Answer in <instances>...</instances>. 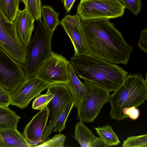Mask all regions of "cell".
Segmentation results:
<instances>
[{
    "instance_id": "6da1fadb",
    "label": "cell",
    "mask_w": 147,
    "mask_h": 147,
    "mask_svg": "<svg viewBox=\"0 0 147 147\" xmlns=\"http://www.w3.org/2000/svg\"><path fill=\"white\" fill-rule=\"evenodd\" d=\"M80 29L88 54L115 65L127 64L133 48L109 19L82 20Z\"/></svg>"
},
{
    "instance_id": "7a4b0ae2",
    "label": "cell",
    "mask_w": 147,
    "mask_h": 147,
    "mask_svg": "<svg viewBox=\"0 0 147 147\" xmlns=\"http://www.w3.org/2000/svg\"><path fill=\"white\" fill-rule=\"evenodd\" d=\"M70 63L80 78L105 88L110 92L116 90L127 75V72L119 65L88 54L74 55Z\"/></svg>"
},
{
    "instance_id": "3957f363",
    "label": "cell",
    "mask_w": 147,
    "mask_h": 147,
    "mask_svg": "<svg viewBox=\"0 0 147 147\" xmlns=\"http://www.w3.org/2000/svg\"><path fill=\"white\" fill-rule=\"evenodd\" d=\"M146 74L145 80L141 74L127 75L118 88L110 95L111 119L119 121L127 118L123 113V109L137 107L147 100Z\"/></svg>"
},
{
    "instance_id": "277c9868",
    "label": "cell",
    "mask_w": 147,
    "mask_h": 147,
    "mask_svg": "<svg viewBox=\"0 0 147 147\" xmlns=\"http://www.w3.org/2000/svg\"><path fill=\"white\" fill-rule=\"evenodd\" d=\"M38 21L34 36L27 47L26 60L22 64L26 77H34L39 66L52 51L51 42L53 32L47 30L41 20Z\"/></svg>"
},
{
    "instance_id": "5b68a950",
    "label": "cell",
    "mask_w": 147,
    "mask_h": 147,
    "mask_svg": "<svg viewBox=\"0 0 147 147\" xmlns=\"http://www.w3.org/2000/svg\"><path fill=\"white\" fill-rule=\"evenodd\" d=\"M83 80L86 91L77 109L78 116L80 121L92 123L103 106L109 101L110 92L94 83Z\"/></svg>"
},
{
    "instance_id": "8992f818",
    "label": "cell",
    "mask_w": 147,
    "mask_h": 147,
    "mask_svg": "<svg viewBox=\"0 0 147 147\" xmlns=\"http://www.w3.org/2000/svg\"><path fill=\"white\" fill-rule=\"evenodd\" d=\"M125 8L119 0H80L77 13L82 20L95 19L109 20L122 16Z\"/></svg>"
},
{
    "instance_id": "52a82bcc",
    "label": "cell",
    "mask_w": 147,
    "mask_h": 147,
    "mask_svg": "<svg viewBox=\"0 0 147 147\" xmlns=\"http://www.w3.org/2000/svg\"><path fill=\"white\" fill-rule=\"evenodd\" d=\"M70 63L65 57L52 51L39 66L34 77L51 84H67L69 82Z\"/></svg>"
},
{
    "instance_id": "ba28073f",
    "label": "cell",
    "mask_w": 147,
    "mask_h": 147,
    "mask_svg": "<svg viewBox=\"0 0 147 147\" xmlns=\"http://www.w3.org/2000/svg\"><path fill=\"white\" fill-rule=\"evenodd\" d=\"M0 47L12 58L23 64L27 56V47L22 42L13 22L7 21L0 11Z\"/></svg>"
},
{
    "instance_id": "9c48e42d",
    "label": "cell",
    "mask_w": 147,
    "mask_h": 147,
    "mask_svg": "<svg viewBox=\"0 0 147 147\" xmlns=\"http://www.w3.org/2000/svg\"><path fill=\"white\" fill-rule=\"evenodd\" d=\"M25 78L22 64L12 58L0 47V84L11 94Z\"/></svg>"
},
{
    "instance_id": "30bf717a",
    "label": "cell",
    "mask_w": 147,
    "mask_h": 147,
    "mask_svg": "<svg viewBox=\"0 0 147 147\" xmlns=\"http://www.w3.org/2000/svg\"><path fill=\"white\" fill-rule=\"evenodd\" d=\"M52 84L35 77H26L19 87L11 93L10 105L21 109L28 106L31 100Z\"/></svg>"
},
{
    "instance_id": "8fae6325",
    "label": "cell",
    "mask_w": 147,
    "mask_h": 147,
    "mask_svg": "<svg viewBox=\"0 0 147 147\" xmlns=\"http://www.w3.org/2000/svg\"><path fill=\"white\" fill-rule=\"evenodd\" d=\"M48 106L34 116L24 128L23 134L30 147L42 143V137L50 115Z\"/></svg>"
},
{
    "instance_id": "7c38bea8",
    "label": "cell",
    "mask_w": 147,
    "mask_h": 147,
    "mask_svg": "<svg viewBox=\"0 0 147 147\" xmlns=\"http://www.w3.org/2000/svg\"><path fill=\"white\" fill-rule=\"evenodd\" d=\"M35 19L27 7L19 9L13 22L17 33L22 42L27 47L30 42L34 30Z\"/></svg>"
},
{
    "instance_id": "4fadbf2b",
    "label": "cell",
    "mask_w": 147,
    "mask_h": 147,
    "mask_svg": "<svg viewBox=\"0 0 147 147\" xmlns=\"http://www.w3.org/2000/svg\"><path fill=\"white\" fill-rule=\"evenodd\" d=\"M47 89L54 94L53 98L47 105L50 115L64 104L74 101L67 84L61 83L52 84Z\"/></svg>"
},
{
    "instance_id": "5bb4252c",
    "label": "cell",
    "mask_w": 147,
    "mask_h": 147,
    "mask_svg": "<svg viewBox=\"0 0 147 147\" xmlns=\"http://www.w3.org/2000/svg\"><path fill=\"white\" fill-rule=\"evenodd\" d=\"M60 22V24L69 37L74 46V55L88 54L87 47L80 28L71 25L63 18Z\"/></svg>"
},
{
    "instance_id": "9a60e30c",
    "label": "cell",
    "mask_w": 147,
    "mask_h": 147,
    "mask_svg": "<svg viewBox=\"0 0 147 147\" xmlns=\"http://www.w3.org/2000/svg\"><path fill=\"white\" fill-rule=\"evenodd\" d=\"M0 147H29L23 134L16 128H6L0 129Z\"/></svg>"
},
{
    "instance_id": "2e32d148",
    "label": "cell",
    "mask_w": 147,
    "mask_h": 147,
    "mask_svg": "<svg viewBox=\"0 0 147 147\" xmlns=\"http://www.w3.org/2000/svg\"><path fill=\"white\" fill-rule=\"evenodd\" d=\"M69 82L67 84L72 94L74 105L77 109L84 96L86 88L84 83L78 79L70 63L69 66Z\"/></svg>"
},
{
    "instance_id": "e0dca14e",
    "label": "cell",
    "mask_w": 147,
    "mask_h": 147,
    "mask_svg": "<svg viewBox=\"0 0 147 147\" xmlns=\"http://www.w3.org/2000/svg\"><path fill=\"white\" fill-rule=\"evenodd\" d=\"M74 138L82 147H93L99 138L85 125L83 122L77 123L75 127Z\"/></svg>"
},
{
    "instance_id": "ac0fdd59",
    "label": "cell",
    "mask_w": 147,
    "mask_h": 147,
    "mask_svg": "<svg viewBox=\"0 0 147 147\" xmlns=\"http://www.w3.org/2000/svg\"><path fill=\"white\" fill-rule=\"evenodd\" d=\"M20 1L26 6V0H0V11L7 21L13 22Z\"/></svg>"
},
{
    "instance_id": "d6986e66",
    "label": "cell",
    "mask_w": 147,
    "mask_h": 147,
    "mask_svg": "<svg viewBox=\"0 0 147 147\" xmlns=\"http://www.w3.org/2000/svg\"><path fill=\"white\" fill-rule=\"evenodd\" d=\"M8 106H0V129L6 128H16L20 119Z\"/></svg>"
},
{
    "instance_id": "ffe728a7",
    "label": "cell",
    "mask_w": 147,
    "mask_h": 147,
    "mask_svg": "<svg viewBox=\"0 0 147 147\" xmlns=\"http://www.w3.org/2000/svg\"><path fill=\"white\" fill-rule=\"evenodd\" d=\"M59 14V13L55 11L51 6L44 5L42 6V22L49 32H53L58 25L60 24Z\"/></svg>"
},
{
    "instance_id": "44dd1931",
    "label": "cell",
    "mask_w": 147,
    "mask_h": 147,
    "mask_svg": "<svg viewBox=\"0 0 147 147\" xmlns=\"http://www.w3.org/2000/svg\"><path fill=\"white\" fill-rule=\"evenodd\" d=\"M94 129L99 138L108 147L116 146L120 143L118 136L111 126L107 125L102 127H95Z\"/></svg>"
},
{
    "instance_id": "7402d4cb",
    "label": "cell",
    "mask_w": 147,
    "mask_h": 147,
    "mask_svg": "<svg viewBox=\"0 0 147 147\" xmlns=\"http://www.w3.org/2000/svg\"><path fill=\"white\" fill-rule=\"evenodd\" d=\"M74 106V102L69 103L65 106L55 124L53 132L61 133L65 129L68 116Z\"/></svg>"
},
{
    "instance_id": "603a6c76",
    "label": "cell",
    "mask_w": 147,
    "mask_h": 147,
    "mask_svg": "<svg viewBox=\"0 0 147 147\" xmlns=\"http://www.w3.org/2000/svg\"><path fill=\"white\" fill-rule=\"evenodd\" d=\"M53 96V94L47 89L45 94H40L35 98L33 101L32 108L40 111L44 109L47 106Z\"/></svg>"
},
{
    "instance_id": "cb8c5ba5",
    "label": "cell",
    "mask_w": 147,
    "mask_h": 147,
    "mask_svg": "<svg viewBox=\"0 0 147 147\" xmlns=\"http://www.w3.org/2000/svg\"><path fill=\"white\" fill-rule=\"evenodd\" d=\"M123 147H147V135L131 136L123 141Z\"/></svg>"
},
{
    "instance_id": "d4e9b609",
    "label": "cell",
    "mask_w": 147,
    "mask_h": 147,
    "mask_svg": "<svg viewBox=\"0 0 147 147\" xmlns=\"http://www.w3.org/2000/svg\"><path fill=\"white\" fill-rule=\"evenodd\" d=\"M66 136L63 134H56L51 138L43 141L35 147H63Z\"/></svg>"
},
{
    "instance_id": "484cf974",
    "label": "cell",
    "mask_w": 147,
    "mask_h": 147,
    "mask_svg": "<svg viewBox=\"0 0 147 147\" xmlns=\"http://www.w3.org/2000/svg\"><path fill=\"white\" fill-rule=\"evenodd\" d=\"M27 5L35 20H41L42 3L41 0H26Z\"/></svg>"
},
{
    "instance_id": "4316f807",
    "label": "cell",
    "mask_w": 147,
    "mask_h": 147,
    "mask_svg": "<svg viewBox=\"0 0 147 147\" xmlns=\"http://www.w3.org/2000/svg\"><path fill=\"white\" fill-rule=\"evenodd\" d=\"M135 15L137 16L140 11L142 5L141 0H119Z\"/></svg>"
},
{
    "instance_id": "83f0119b",
    "label": "cell",
    "mask_w": 147,
    "mask_h": 147,
    "mask_svg": "<svg viewBox=\"0 0 147 147\" xmlns=\"http://www.w3.org/2000/svg\"><path fill=\"white\" fill-rule=\"evenodd\" d=\"M11 100V94L0 84V106H8Z\"/></svg>"
},
{
    "instance_id": "f1b7e54d",
    "label": "cell",
    "mask_w": 147,
    "mask_h": 147,
    "mask_svg": "<svg viewBox=\"0 0 147 147\" xmlns=\"http://www.w3.org/2000/svg\"><path fill=\"white\" fill-rule=\"evenodd\" d=\"M122 112L126 117L133 120L137 119L140 113V110L134 107L124 108L123 109Z\"/></svg>"
},
{
    "instance_id": "f546056e",
    "label": "cell",
    "mask_w": 147,
    "mask_h": 147,
    "mask_svg": "<svg viewBox=\"0 0 147 147\" xmlns=\"http://www.w3.org/2000/svg\"><path fill=\"white\" fill-rule=\"evenodd\" d=\"M63 19L71 25L80 28L82 24V22L81 20L82 19L77 13L74 16L67 15L63 18Z\"/></svg>"
},
{
    "instance_id": "4dcf8cb0",
    "label": "cell",
    "mask_w": 147,
    "mask_h": 147,
    "mask_svg": "<svg viewBox=\"0 0 147 147\" xmlns=\"http://www.w3.org/2000/svg\"><path fill=\"white\" fill-rule=\"evenodd\" d=\"M138 45L140 49L146 53L147 52V28L144 29L141 32V36Z\"/></svg>"
},
{
    "instance_id": "1f68e13d",
    "label": "cell",
    "mask_w": 147,
    "mask_h": 147,
    "mask_svg": "<svg viewBox=\"0 0 147 147\" xmlns=\"http://www.w3.org/2000/svg\"><path fill=\"white\" fill-rule=\"evenodd\" d=\"M76 0H62L64 7L67 13H69Z\"/></svg>"
},
{
    "instance_id": "d6a6232c",
    "label": "cell",
    "mask_w": 147,
    "mask_h": 147,
    "mask_svg": "<svg viewBox=\"0 0 147 147\" xmlns=\"http://www.w3.org/2000/svg\"><path fill=\"white\" fill-rule=\"evenodd\" d=\"M0 45H1V42H0Z\"/></svg>"
}]
</instances>
